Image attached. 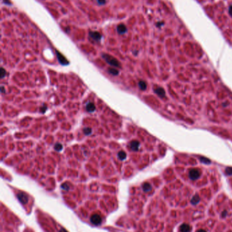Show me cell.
<instances>
[{"instance_id":"cell-10","label":"cell","mask_w":232,"mask_h":232,"mask_svg":"<svg viewBox=\"0 0 232 232\" xmlns=\"http://www.w3.org/2000/svg\"><path fill=\"white\" fill-rule=\"evenodd\" d=\"M118 157H119V159H120L121 160H125L126 157H127V154H126V153H125V151H120L119 153H118Z\"/></svg>"},{"instance_id":"cell-4","label":"cell","mask_w":232,"mask_h":232,"mask_svg":"<svg viewBox=\"0 0 232 232\" xmlns=\"http://www.w3.org/2000/svg\"><path fill=\"white\" fill-rule=\"evenodd\" d=\"M129 146L130 148L131 149V151H138L140 149V143L137 141V140H133L131 141L129 143Z\"/></svg>"},{"instance_id":"cell-19","label":"cell","mask_w":232,"mask_h":232,"mask_svg":"<svg viewBox=\"0 0 232 232\" xmlns=\"http://www.w3.org/2000/svg\"><path fill=\"white\" fill-rule=\"evenodd\" d=\"M3 2H4V4H9V5H10V4H11V2H9V1H8V0H3Z\"/></svg>"},{"instance_id":"cell-12","label":"cell","mask_w":232,"mask_h":232,"mask_svg":"<svg viewBox=\"0 0 232 232\" xmlns=\"http://www.w3.org/2000/svg\"><path fill=\"white\" fill-rule=\"evenodd\" d=\"M54 149L55 150H56L57 151H61L63 149V145L61 144V143H57V144H55V147H54Z\"/></svg>"},{"instance_id":"cell-21","label":"cell","mask_w":232,"mask_h":232,"mask_svg":"<svg viewBox=\"0 0 232 232\" xmlns=\"http://www.w3.org/2000/svg\"><path fill=\"white\" fill-rule=\"evenodd\" d=\"M61 232H67V231H65V230H62Z\"/></svg>"},{"instance_id":"cell-13","label":"cell","mask_w":232,"mask_h":232,"mask_svg":"<svg viewBox=\"0 0 232 232\" xmlns=\"http://www.w3.org/2000/svg\"><path fill=\"white\" fill-rule=\"evenodd\" d=\"M83 132L84 133L85 135H90L92 132V130L91 128H85L83 129Z\"/></svg>"},{"instance_id":"cell-1","label":"cell","mask_w":232,"mask_h":232,"mask_svg":"<svg viewBox=\"0 0 232 232\" xmlns=\"http://www.w3.org/2000/svg\"><path fill=\"white\" fill-rule=\"evenodd\" d=\"M102 58L105 60V62L108 63L110 65L114 67H121V64L119 62V60H117L116 58L111 56V55L104 53V54H102Z\"/></svg>"},{"instance_id":"cell-20","label":"cell","mask_w":232,"mask_h":232,"mask_svg":"<svg viewBox=\"0 0 232 232\" xmlns=\"http://www.w3.org/2000/svg\"><path fill=\"white\" fill-rule=\"evenodd\" d=\"M1 92H2V93L5 92H4V87L3 86H2V87H1Z\"/></svg>"},{"instance_id":"cell-9","label":"cell","mask_w":232,"mask_h":232,"mask_svg":"<svg viewBox=\"0 0 232 232\" xmlns=\"http://www.w3.org/2000/svg\"><path fill=\"white\" fill-rule=\"evenodd\" d=\"M138 86H139V88H140L141 90H143V91L146 90V88H147V84H146V81H143V80H140V81H139Z\"/></svg>"},{"instance_id":"cell-2","label":"cell","mask_w":232,"mask_h":232,"mask_svg":"<svg viewBox=\"0 0 232 232\" xmlns=\"http://www.w3.org/2000/svg\"><path fill=\"white\" fill-rule=\"evenodd\" d=\"M89 36L92 39H93L94 41H100L101 39H102V35H101V33L100 32H98V31H91L89 32Z\"/></svg>"},{"instance_id":"cell-8","label":"cell","mask_w":232,"mask_h":232,"mask_svg":"<svg viewBox=\"0 0 232 232\" xmlns=\"http://www.w3.org/2000/svg\"><path fill=\"white\" fill-rule=\"evenodd\" d=\"M18 197L23 203H26L27 201V195L24 193H20L18 194Z\"/></svg>"},{"instance_id":"cell-16","label":"cell","mask_w":232,"mask_h":232,"mask_svg":"<svg viewBox=\"0 0 232 232\" xmlns=\"http://www.w3.org/2000/svg\"><path fill=\"white\" fill-rule=\"evenodd\" d=\"M98 4H100V5H103V4H105V2H106V0H98Z\"/></svg>"},{"instance_id":"cell-14","label":"cell","mask_w":232,"mask_h":232,"mask_svg":"<svg viewBox=\"0 0 232 232\" xmlns=\"http://www.w3.org/2000/svg\"><path fill=\"white\" fill-rule=\"evenodd\" d=\"M6 70L4 69L3 67L1 68V78L3 79V78L6 76Z\"/></svg>"},{"instance_id":"cell-18","label":"cell","mask_w":232,"mask_h":232,"mask_svg":"<svg viewBox=\"0 0 232 232\" xmlns=\"http://www.w3.org/2000/svg\"><path fill=\"white\" fill-rule=\"evenodd\" d=\"M229 13L230 14L231 16H232V6H231L229 8Z\"/></svg>"},{"instance_id":"cell-6","label":"cell","mask_w":232,"mask_h":232,"mask_svg":"<svg viewBox=\"0 0 232 232\" xmlns=\"http://www.w3.org/2000/svg\"><path fill=\"white\" fill-rule=\"evenodd\" d=\"M86 110L88 112L93 113L95 111V106L93 103H89L86 105Z\"/></svg>"},{"instance_id":"cell-15","label":"cell","mask_w":232,"mask_h":232,"mask_svg":"<svg viewBox=\"0 0 232 232\" xmlns=\"http://www.w3.org/2000/svg\"><path fill=\"white\" fill-rule=\"evenodd\" d=\"M46 109H47V107L46 106V105H43V107L40 109V111H41V112L42 113H44L46 112Z\"/></svg>"},{"instance_id":"cell-7","label":"cell","mask_w":232,"mask_h":232,"mask_svg":"<svg viewBox=\"0 0 232 232\" xmlns=\"http://www.w3.org/2000/svg\"><path fill=\"white\" fill-rule=\"evenodd\" d=\"M91 221L94 225H98L100 224L101 221H102V219L100 216H98L97 215H95L93 216V217L91 218Z\"/></svg>"},{"instance_id":"cell-11","label":"cell","mask_w":232,"mask_h":232,"mask_svg":"<svg viewBox=\"0 0 232 232\" xmlns=\"http://www.w3.org/2000/svg\"><path fill=\"white\" fill-rule=\"evenodd\" d=\"M108 71L109 72V73H110L111 75H112V76H118L119 74V71L117 69H114V68H109L108 70Z\"/></svg>"},{"instance_id":"cell-17","label":"cell","mask_w":232,"mask_h":232,"mask_svg":"<svg viewBox=\"0 0 232 232\" xmlns=\"http://www.w3.org/2000/svg\"><path fill=\"white\" fill-rule=\"evenodd\" d=\"M61 187H62L63 189H68V185H67V184H63V185H62Z\"/></svg>"},{"instance_id":"cell-5","label":"cell","mask_w":232,"mask_h":232,"mask_svg":"<svg viewBox=\"0 0 232 232\" xmlns=\"http://www.w3.org/2000/svg\"><path fill=\"white\" fill-rule=\"evenodd\" d=\"M117 32H118L119 34H121V35L125 34V33L127 31V27H126L124 24H120V25H119L117 26Z\"/></svg>"},{"instance_id":"cell-3","label":"cell","mask_w":232,"mask_h":232,"mask_svg":"<svg viewBox=\"0 0 232 232\" xmlns=\"http://www.w3.org/2000/svg\"><path fill=\"white\" fill-rule=\"evenodd\" d=\"M56 54H57L59 62H60L62 65H67L69 64L68 60H67V58L61 53H60L59 51L56 50Z\"/></svg>"}]
</instances>
